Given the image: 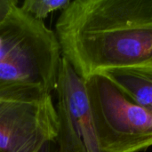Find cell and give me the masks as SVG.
I'll list each match as a JSON object with an SVG mask.
<instances>
[{
	"mask_svg": "<svg viewBox=\"0 0 152 152\" xmlns=\"http://www.w3.org/2000/svg\"><path fill=\"white\" fill-rule=\"evenodd\" d=\"M60 127L52 94L0 96V152H37Z\"/></svg>",
	"mask_w": 152,
	"mask_h": 152,
	"instance_id": "4",
	"label": "cell"
},
{
	"mask_svg": "<svg viewBox=\"0 0 152 152\" xmlns=\"http://www.w3.org/2000/svg\"><path fill=\"white\" fill-rule=\"evenodd\" d=\"M70 2L69 0H25L20 7L34 19L43 21L50 13L66 9Z\"/></svg>",
	"mask_w": 152,
	"mask_h": 152,
	"instance_id": "7",
	"label": "cell"
},
{
	"mask_svg": "<svg viewBox=\"0 0 152 152\" xmlns=\"http://www.w3.org/2000/svg\"><path fill=\"white\" fill-rule=\"evenodd\" d=\"M37 152H59L57 142L53 141L44 144Z\"/></svg>",
	"mask_w": 152,
	"mask_h": 152,
	"instance_id": "10",
	"label": "cell"
},
{
	"mask_svg": "<svg viewBox=\"0 0 152 152\" xmlns=\"http://www.w3.org/2000/svg\"><path fill=\"white\" fill-rule=\"evenodd\" d=\"M61 61L55 32L16 4L0 23V96L52 94Z\"/></svg>",
	"mask_w": 152,
	"mask_h": 152,
	"instance_id": "2",
	"label": "cell"
},
{
	"mask_svg": "<svg viewBox=\"0 0 152 152\" xmlns=\"http://www.w3.org/2000/svg\"><path fill=\"white\" fill-rule=\"evenodd\" d=\"M101 152H141L152 147V111L131 101L106 76L85 80Z\"/></svg>",
	"mask_w": 152,
	"mask_h": 152,
	"instance_id": "3",
	"label": "cell"
},
{
	"mask_svg": "<svg viewBox=\"0 0 152 152\" xmlns=\"http://www.w3.org/2000/svg\"><path fill=\"white\" fill-rule=\"evenodd\" d=\"M57 107L66 114L86 152H101L85 80L61 56L57 86Z\"/></svg>",
	"mask_w": 152,
	"mask_h": 152,
	"instance_id": "5",
	"label": "cell"
},
{
	"mask_svg": "<svg viewBox=\"0 0 152 152\" xmlns=\"http://www.w3.org/2000/svg\"><path fill=\"white\" fill-rule=\"evenodd\" d=\"M102 75L134 103L152 111V66L117 69Z\"/></svg>",
	"mask_w": 152,
	"mask_h": 152,
	"instance_id": "6",
	"label": "cell"
},
{
	"mask_svg": "<svg viewBox=\"0 0 152 152\" xmlns=\"http://www.w3.org/2000/svg\"><path fill=\"white\" fill-rule=\"evenodd\" d=\"M54 32L61 56L84 80L152 66V0H74Z\"/></svg>",
	"mask_w": 152,
	"mask_h": 152,
	"instance_id": "1",
	"label": "cell"
},
{
	"mask_svg": "<svg viewBox=\"0 0 152 152\" xmlns=\"http://www.w3.org/2000/svg\"><path fill=\"white\" fill-rule=\"evenodd\" d=\"M57 110L61 122L60 133L56 140L59 152H86L64 111L59 107H57Z\"/></svg>",
	"mask_w": 152,
	"mask_h": 152,
	"instance_id": "8",
	"label": "cell"
},
{
	"mask_svg": "<svg viewBox=\"0 0 152 152\" xmlns=\"http://www.w3.org/2000/svg\"><path fill=\"white\" fill-rule=\"evenodd\" d=\"M16 4H18L17 0H0V23L7 18Z\"/></svg>",
	"mask_w": 152,
	"mask_h": 152,
	"instance_id": "9",
	"label": "cell"
}]
</instances>
